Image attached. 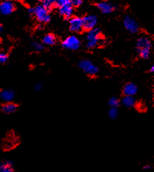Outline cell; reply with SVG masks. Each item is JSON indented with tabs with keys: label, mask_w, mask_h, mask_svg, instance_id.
Returning a JSON list of instances; mask_svg holds the SVG:
<instances>
[{
	"label": "cell",
	"mask_w": 154,
	"mask_h": 172,
	"mask_svg": "<svg viewBox=\"0 0 154 172\" xmlns=\"http://www.w3.org/2000/svg\"><path fill=\"white\" fill-rule=\"evenodd\" d=\"M108 105L110 108H118L120 105V100L117 97L113 96L108 100Z\"/></svg>",
	"instance_id": "cell-18"
},
{
	"label": "cell",
	"mask_w": 154,
	"mask_h": 172,
	"mask_svg": "<svg viewBox=\"0 0 154 172\" xmlns=\"http://www.w3.org/2000/svg\"><path fill=\"white\" fill-rule=\"evenodd\" d=\"M57 42V38L55 36L51 33L46 34L44 37L42 38V44L44 46H54Z\"/></svg>",
	"instance_id": "cell-17"
},
{
	"label": "cell",
	"mask_w": 154,
	"mask_h": 172,
	"mask_svg": "<svg viewBox=\"0 0 154 172\" xmlns=\"http://www.w3.org/2000/svg\"><path fill=\"white\" fill-rule=\"evenodd\" d=\"M16 96V93L11 88H5L0 91V98L5 102L12 101Z\"/></svg>",
	"instance_id": "cell-11"
},
{
	"label": "cell",
	"mask_w": 154,
	"mask_h": 172,
	"mask_svg": "<svg viewBox=\"0 0 154 172\" xmlns=\"http://www.w3.org/2000/svg\"><path fill=\"white\" fill-rule=\"evenodd\" d=\"M58 12L61 16L66 19H70L72 17L74 13V7L71 4L64 5L58 7Z\"/></svg>",
	"instance_id": "cell-12"
},
{
	"label": "cell",
	"mask_w": 154,
	"mask_h": 172,
	"mask_svg": "<svg viewBox=\"0 0 154 172\" xmlns=\"http://www.w3.org/2000/svg\"><path fill=\"white\" fill-rule=\"evenodd\" d=\"M150 72H153L154 71V66H151V67H150Z\"/></svg>",
	"instance_id": "cell-27"
},
{
	"label": "cell",
	"mask_w": 154,
	"mask_h": 172,
	"mask_svg": "<svg viewBox=\"0 0 154 172\" xmlns=\"http://www.w3.org/2000/svg\"><path fill=\"white\" fill-rule=\"evenodd\" d=\"M152 48V42L148 37H141L137 41V50L140 58L148 59L150 56Z\"/></svg>",
	"instance_id": "cell-1"
},
{
	"label": "cell",
	"mask_w": 154,
	"mask_h": 172,
	"mask_svg": "<svg viewBox=\"0 0 154 172\" xmlns=\"http://www.w3.org/2000/svg\"><path fill=\"white\" fill-rule=\"evenodd\" d=\"M18 109V105L12 101L9 102H5L4 104L1 106V111L3 113L7 115L13 114L16 112Z\"/></svg>",
	"instance_id": "cell-14"
},
{
	"label": "cell",
	"mask_w": 154,
	"mask_h": 172,
	"mask_svg": "<svg viewBox=\"0 0 154 172\" xmlns=\"http://www.w3.org/2000/svg\"><path fill=\"white\" fill-rule=\"evenodd\" d=\"M16 9L14 2L10 0H4L0 3V13L3 16H9Z\"/></svg>",
	"instance_id": "cell-9"
},
{
	"label": "cell",
	"mask_w": 154,
	"mask_h": 172,
	"mask_svg": "<svg viewBox=\"0 0 154 172\" xmlns=\"http://www.w3.org/2000/svg\"><path fill=\"white\" fill-rule=\"evenodd\" d=\"M31 46L34 48V50L37 52H41L44 49V46L42 43H39L38 42H33L31 43Z\"/></svg>",
	"instance_id": "cell-21"
},
{
	"label": "cell",
	"mask_w": 154,
	"mask_h": 172,
	"mask_svg": "<svg viewBox=\"0 0 154 172\" xmlns=\"http://www.w3.org/2000/svg\"><path fill=\"white\" fill-rule=\"evenodd\" d=\"M138 92V87L133 82H127L123 88V94L124 96L134 97Z\"/></svg>",
	"instance_id": "cell-10"
},
{
	"label": "cell",
	"mask_w": 154,
	"mask_h": 172,
	"mask_svg": "<svg viewBox=\"0 0 154 172\" xmlns=\"http://www.w3.org/2000/svg\"><path fill=\"white\" fill-rule=\"evenodd\" d=\"M120 102L122 103V105L124 107L127 108H132L137 105V101L133 96H124Z\"/></svg>",
	"instance_id": "cell-16"
},
{
	"label": "cell",
	"mask_w": 154,
	"mask_h": 172,
	"mask_svg": "<svg viewBox=\"0 0 154 172\" xmlns=\"http://www.w3.org/2000/svg\"><path fill=\"white\" fill-rule=\"evenodd\" d=\"M81 45H82L81 40L74 35L68 36L62 42L63 48L73 51L78 49L81 47Z\"/></svg>",
	"instance_id": "cell-5"
},
{
	"label": "cell",
	"mask_w": 154,
	"mask_h": 172,
	"mask_svg": "<svg viewBox=\"0 0 154 172\" xmlns=\"http://www.w3.org/2000/svg\"><path fill=\"white\" fill-rule=\"evenodd\" d=\"M43 86H42V84L41 83H38V84H36L35 86V90L37 91H41V89H42Z\"/></svg>",
	"instance_id": "cell-25"
},
{
	"label": "cell",
	"mask_w": 154,
	"mask_h": 172,
	"mask_svg": "<svg viewBox=\"0 0 154 172\" xmlns=\"http://www.w3.org/2000/svg\"><path fill=\"white\" fill-rule=\"evenodd\" d=\"M3 31V26L2 24H0V33Z\"/></svg>",
	"instance_id": "cell-28"
},
{
	"label": "cell",
	"mask_w": 154,
	"mask_h": 172,
	"mask_svg": "<svg viewBox=\"0 0 154 172\" xmlns=\"http://www.w3.org/2000/svg\"><path fill=\"white\" fill-rule=\"evenodd\" d=\"M39 1L42 2V5L44 7L47 8L48 9H51L53 6H54L56 0H39Z\"/></svg>",
	"instance_id": "cell-20"
},
{
	"label": "cell",
	"mask_w": 154,
	"mask_h": 172,
	"mask_svg": "<svg viewBox=\"0 0 154 172\" xmlns=\"http://www.w3.org/2000/svg\"><path fill=\"white\" fill-rule=\"evenodd\" d=\"M69 3L73 7H78V6H82L83 0H69Z\"/></svg>",
	"instance_id": "cell-22"
},
{
	"label": "cell",
	"mask_w": 154,
	"mask_h": 172,
	"mask_svg": "<svg viewBox=\"0 0 154 172\" xmlns=\"http://www.w3.org/2000/svg\"><path fill=\"white\" fill-rule=\"evenodd\" d=\"M100 41V30L98 28H94L88 31L87 34V48H93L97 46Z\"/></svg>",
	"instance_id": "cell-4"
},
{
	"label": "cell",
	"mask_w": 154,
	"mask_h": 172,
	"mask_svg": "<svg viewBox=\"0 0 154 172\" xmlns=\"http://www.w3.org/2000/svg\"><path fill=\"white\" fill-rule=\"evenodd\" d=\"M67 4H70V3H69V0H56L54 6H56L58 8L60 7V6H64V5Z\"/></svg>",
	"instance_id": "cell-23"
},
{
	"label": "cell",
	"mask_w": 154,
	"mask_h": 172,
	"mask_svg": "<svg viewBox=\"0 0 154 172\" xmlns=\"http://www.w3.org/2000/svg\"><path fill=\"white\" fill-rule=\"evenodd\" d=\"M97 7L104 14H110L114 10V5L106 1H103L97 3Z\"/></svg>",
	"instance_id": "cell-13"
},
{
	"label": "cell",
	"mask_w": 154,
	"mask_h": 172,
	"mask_svg": "<svg viewBox=\"0 0 154 172\" xmlns=\"http://www.w3.org/2000/svg\"><path fill=\"white\" fill-rule=\"evenodd\" d=\"M0 46H1V39H0Z\"/></svg>",
	"instance_id": "cell-29"
},
{
	"label": "cell",
	"mask_w": 154,
	"mask_h": 172,
	"mask_svg": "<svg viewBox=\"0 0 154 172\" xmlns=\"http://www.w3.org/2000/svg\"><path fill=\"white\" fill-rule=\"evenodd\" d=\"M33 15L35 16L36 19L41 23H48L51 20V15L49 13V9L44 7L43 5H39V6L34 7Z\"/></svg>",
	"instance_id": "cell-2"
},
{
	"label": "cell",
	"mask_w": 154,
	"mask_h": 172,
	"mask_svg": "<svg viewBox=\"0 0 154 172\" xmlns=\"http://www.w3.org/2000/svg\"><path fill=\"white\" fill-rule=\"evenodd\" d=\"M83 23V29L90 31L94 28L97 24V17L94 15H87L82 18Z\"/></svg>",
	"instance_id": "cell-7"
},
{
	"label": "cell",
	"mask_w": 154,
	"mask_h": 172,
	"mask_svg": "<svg viewBox=\"0 0 154 172\" xmlns=\"http://www.w3.org/2000/svg\"><path fill=\"white\" fill-rule=\"evenodd\" d=\"M0 172H15L14 165L12 161L5 160L0 162Z\"/></svg>",
	"instance_id": "cell-15"
},
{
	"label": "cell",
	"mask_w": 154,
	"mask_h": 172,
	"mask_svg": "<svg viewBox=\"0 0 154 172\" xmlns=\"http://www.w3.org/2000/svg\"><path fill=\"white\" fill-rule=\"evenodd\" d=\"M123 23L124 28L132 34L137 33L140 29V27H139V25L137 22V21L130 16H126L124 18Z\"/></svg>",
	"instance_id": "cell-6"
},
{
	"label": "cell",
	"mask_w": 154,
	"mask_h": 172,
	"mask_svg": "<svg viewBox=\"0 0 154 172\" xmlns=\"http://www.w3.org/2000/svg\"><path fill=\"white\" fill-rule=\"evenodd\" d=\"M151 168L152 167L150 166V165H144V166L143 167V170H145V171H147V170H150V169H151Z\"/></svg>",
	"instance_id": "cell-26"
},
{
	"label": "cell",
	"mask_w": 154,
	"mask_h": 172,
	"mask_svg": "<svg viewBox=\"0 0 154 172\" xmlns=\"http://www.w3.org/2000/svg\"><path fill=\"white\" fill-rule=\"evenodd\" d=\"M8 61V56L6 53H0V63H6Z\"/></svg>",
	"instance_id": "cell-24"
},
{
	"label": "cell",
	"mask_w": 154,
	"mask_h": 172,
	"mask_svg": "<svg viewBox=\"0 0 154 172\" xmlns=\"http://www.w3.org/2000/svg\"><path fill=\"white\" fill-rule=\"evenodd\" d=\"M119 115L118 108H110L108 111V116L110 119H116Z\"/></svg>",
	"instance_id": "cell-19"
},
{
	"label": "cell",
	"mask_w": 154,
	"mask_h": 172,
	"mask_svg": "<svg viewBox=\"0 0 154 172\" xmlns=\"http://www.w3.org/2000/svg\"><path fill=\"white\" fill-rule=\"evenodd\" d=\"M78 67L85 74L91 76H96L99 72V68L92 61L88 59L81 60L78 63Z\"/></svg>",
	"instance_id": "cell-3"
},
{
	"label": "cell",
	"mask_w": 154,
	"mask_h": 172,
	"mask_svg": "<svg viewBox=\"0 0 154 172\" xmlns=\"http://www.w3.org/2000/svg\"><path fill=\"white\" fill-rule=\"evenodd\" d=\"M69 29L74 33H78L83 30L82 19L78 16H74L69 19Z\"/></svg>",
	"instance_id": "cell-8"
}]
</instances>
